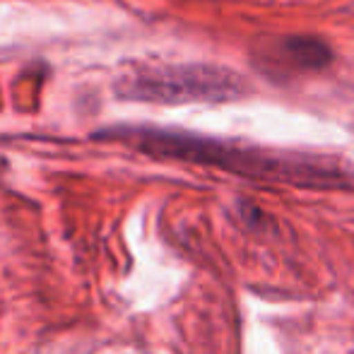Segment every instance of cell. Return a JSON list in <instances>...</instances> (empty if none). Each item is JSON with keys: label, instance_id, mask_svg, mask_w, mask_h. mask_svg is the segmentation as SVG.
<instances>
[{"label": "cell", "instance_id": "cell-3", "mask_svg": "<svg viewBox=\"0 0 354 354\" xmlns=\"http://www.w3.org/2000/svg\"><path fill=\"white\" fill-rule=\"evenodd\" d=\"M258 53L277 56V66H272L268 75H282V73H304V71H323L333 63V48L323 39L306 37V34H289V37L272 39L270 48Z\"/></svg>", "mask_w": 354, "mask_h": 354}, {"label": "cell", "instance_id": "cell-1", "mask_svg": "<svg viewBox=\"0 0 354 354\" xmlns=\"http://www.w3.org/2000/svg\"><path fill=\"white\" fill-rule=\"evenodd\" d=\"M94 138L123 142L154 159L203 164L253 181L287 183L297 188H342L352 181V169L340 159L306 152H282L174 128L113 126Z\"/></svg>", "mask_w": 354, "mask_h": 354}, {"label": "cell", "instance_id": "cell-2", "mask_svg": "<svg viewBox=\"0 0 354 354\" xmlns=\"http://www.w3.org/2000/svg\"><path fill=\"white\" fill-rule=\"evenodd\" d=\"M113 92L142 104H222L248 94V82L210 63H133L116 77Z\"/></svg>", "mask_w": 354, "mask_h": 354}]
</instances>
